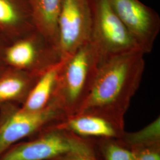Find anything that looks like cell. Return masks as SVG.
Instances as JSON below:
<instances>
[{"label":"cell","mask_w":160,"mask_h":160,"mask_svg":"<svg viewBox=\"0 0 160 160\" xmlns=\"http://www.w3.org/2000/svg\"><path fill=\"white\" fill-rule=\"evenodd\" d=\"M144 55L140 51L130 52L103 61L78 112L100 113L125 126V116L143 76Z\"/></svg>","instance_id":"1"},{"label":"cell","mask_w":160,"mask_h":160,"mask_svg":"<svg viewBox=\"0 0 160 160\" xmlns=\"http://www.w3.org/2000/svg\"><path fill=\"white\" fill-rule=\"evenodd\" d=\"M65 59L54 98L67 116L76 114L91 91L101 58L91 41Z\"/></svg>","instance_id":"2"},{"label":"cell","mask_w":160,"mask_h":160,"mask_svg":"<svg viewBox=\"0 0 160 160\" xmlns=\"http://www.w3.org/2000/svg\"><path fill=\"white\" fill-rule=\"evenodd\" d=\"M59 123L27 141L14 144L0 157V160H52L72 152L95 154L92 138L80 137L59 126Z\"/></svg>","instance_id":"3"},{"label":"cell","mask_w":160,"mask_h":160,"mask_svg":"<svg viewBox=\"0 0 160 160\" xmlns=\"http://www.w3.org/2000/svg\"><path fill=\"white\" fill-rule=\"evenodd\" d=\"M20 107L15 103L0 104V157L23 139L33 137L67 117L54 98L38 112H24Z\"/></svg>","instance_id":"4"},{"label":"cell","mask_w":160,"mask_h":160,"mask_svg":"<svg viewBox=\"0 0 160 160\" xmlns=\"http://www.w3.org/2000/svg\"><path fill=\"white\" fill-rule=\"evenodd\" d=\"M92 1V27L90 41L98 52L101 62L122 53L142 52L113 11L109 0Z\"/></svg>","instance_id":"5"},{"label":"cell","mask_w":160,"mask_h":160,"mask_svg":"<svg viewBox=\"0 0 160 160\" xmlns=\"http://www.w3.org/2000/svg\"><path fill=\"white\" fill-rule=\"evenodd\" d=\"M4 57L8 68L34 74L42 73L62 59L57 48L36 29L10 42Z\"/></svg>","instance_id":"6"},{"label":"cell","mask_w":160,"mask_h":160,"mask_svg":"<svg viewBox=\"0 0 160 160\" xmlns=\"http://www.w3.org/2000/svg\"><path fill=\"white\" fill-rule=\"evenodd\" d=\"M92 27V0H63L58 22V50L67 59L90 41Z\"/></svg>","instance_id":"7"},{"label":"cell","mask_w":160,"mask_h":160,"mask_svg":"<svg viewBox=\"0 0 160 160\" xmlns=\"http://www.w3.org/2000/svg\"><path fill=\"white\" fill-rule=\"evenodd\" d=\"M109 1L141 50L145 54L150 53L160 31L158 13L139 0Z\"/></svg>","instance_id":"8"},{"label":"cell","mask_w":160,"mask_h":160,"mask_svg":"<svg viewBox=\"0 0 160 160\" xmlns=\"http://www.w3.org/2000/svg\"><path fill=\"white\" fill-rule=\"evenodd\" d=\"M59 126L75 135L87 139L120 138L125 132L122 126L100 113L80 112L67 116Z\"/></svg>","instance_id":"9"},{"label":"cell","mask_w":160,"mask_h":160,"mask_svg":"<svg viewBox=\"0 0 160 160\" xmlns=\"http://www.w3.org/2000/svg\"><path fill=\"white\" fill-rule=\"evenodd\" d=\"M34 29L28 0H0V30L10 42Z\"/></svg>","instance_id":"10"},{"label":"cell","mask_w":160,"mask_h":160,"mask_svg":"<svg viewBox=\"0 0 160 160\" xmlns=\"http://www.w3.org/2000/svg\"><path fill=\"white\" fill-rule=\"evenodd\" d=\"M65 59H61L43 71L38 77L20 109L35 112L46 108L55 97Z\"/></svg>","instance_id":"11"},{"label":"cell","mask_w":160,"mask_h":160,"mask_svg":"<svg viewBox=\"0 0 160 160\" xmlns=\"http://www.w3.org/2000/svg\"><path fill=\"white\" fill-rule=\"evenodd\" d=\"M63 0H28L34 28L58 49V22Z\"/></svg>","instance_id":"12"},{"label":"cell","mask_w":160,"mask_h":160,"mask_svg":"<svg viewBox=\"0 0 160 160\" xmlns=\"http://www.w3.org/2000/svg\"><path fill=\"white\" fill-rule=\"evenodd\" d=\"M41 74L8 68L0 75V104L10 103L21 106Z\"/></svg>","instance_id":"13"},{"label":"cell","mask_w":160,"mask_h":160,"mask_svg":"<svg viewBox=\"0 0 160 160\" xmlns=\"http://www.w3.org/2000/svg\"><path fill=\"white\" fill-rule=\"evenodd\" d=\"M118 139L133 151L160 143V116L157 117L147 126L138 131H125L122 136Z\"/></svg>","instance_id":"14"},{"label":"cell","mask_w":160,"mask_h":160,"mask_svg":"<svg viewBox=\"0 0 160 160\" xmlns=\"http://www.w3.org/2000/svg\"><path fill=\"white\" fill-rule=\"evenodd\" d=\"M98 160H135V154L118 138H92Z\"/></svg>","instance_id":"15"},{"label":"cell","mask_w":160,"mask_h":160,"mask_svg":"<svg viewBox=\"0 0 160 160\" xmlns=\"http://www.w3.org/2000/svg\"><path fill=\"white\" fill-rule=\"evenodd\" d=\"M135 160H160V143L133 151Z\"/></svg>","instance_id":"16"},{"label":"cell","mask_w":160,"mask_h":160,"mask_svg":"<svg viewBox=\"0 0 160 160\" xmlns=\"http://www.w3.org/2000/svg\"><path fill=\"white\" fill-rule=\"evenodd\" d=\"M52 160H98L96 154L72 152L59 156Z\"/></svg>","instance_id":"17"},{"label":"cell","mask_w":160,"mask_h":160,"mask_svg":"<svg viewBox=\"0 0 160 160\" xmlns=\"http://www.w3.org/2000/svg\"><path fill=\"white\" fill-rule=\"evenodd\" d=\"M10 42V41L0 30V75L2 74L8 68L5 61L4 53L6 47Z\"/></svg>","instance_id":"18"}]
</instances>
